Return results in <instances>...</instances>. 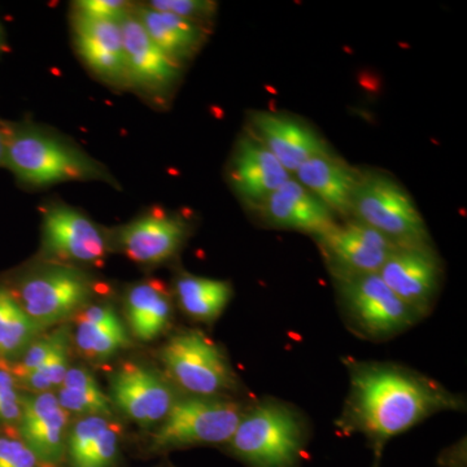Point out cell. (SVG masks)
Returning <instances> with one entry per match:
<instances>
[{"label":"cell","instance_id":"7402d4cb","mask_svg":"<svg viewBox=\"0 0 467 467\" xmlns=\"http://www.w3.org/2000/svg\"><path fill=\"white\" fill-rule=\"evenodd\" d=\"M75 322L72 339L79 353L91 361H107L131 346L124 322L109 304H90L76 316Z\"/></svg>","mask_w":467,"mask_h":467},{"label":"cell","instance_id":"e0dca14e","mask_svg":"<svg viewBox=\"0 0 467 467\" xmlns=\"http://www.w3.org/2000/svg\"><path fill=\"white\" fill-rule=\"evenodd\" d=\"M72 33L79 57L97 78L112 88H129L121 21L72 12Z\"/></svg>","mask_w":467,"mask_h":467},{"label":"cell","instance_id":"277c9868","mask_svg":"<svg viewBox=\"0 0 467 467\" xmlns=\"http://www.w3.org/2000/svg\"><path fill=\"white\" fill-rule=\"evenodd\" d=\"M8 290L26 315L47 330L90 306L97 284L81 267L48 261L18 276Z\"/></svg>","mask_w":467,"mask_h":467},{"label":"cell","instance_id":"9a60e30c","mask_svg":"<svg viewBox=\"0 0 467 467\" xmlns=\"http://www.w3.org/2000/svg\"><path fill=\"white\" fill-rule=\"evenodd\" d=\"M187 236L189 225L183 218L158 209L119 227L110 241L135 264L156 266L174 257Z\"/></svg>","mask_w":467,"mask_h":467},{"label":"cell","instance_id":"7a4b0ae2","mask_svg":"<svg viewBox=\"0 0 467 467\" xmlns=\"http://www.w3.org/2000/svg\"><path fill=\"white\" fill-rule=\"evenodd\" d=\"M3 167L11 171L18 182L32 187L76 181L113 182L107 169L75 144L29 125L7 124Z\"/></svg>","mask_w":467,"mask_h":467},{"label":"cell","instance_id":"603a6c76","mask_svg":"<svg viewBox=\"0 0 467 467\" xmlns=\"http://www.w3.org/2000/svg\"><path fill=\"white\" fill-rule=\"evenodd\" d=\"M135 16L152 42L174 63L183 67L202 50L208 39L207 27L149 5H135Z\"/></svg>","mask_w":467,"mask_h":467},{"label":"cell","instance_id":"e575fe53","mask_svg":"<svg viewBox=\"0 0 467 467\" xmlns=\"http://www.w3.org/2000/svg\"><path fill=\"white\" fill-rule=\"evenodd\" d=\"M7 48V38H5V27L0 23V55Z\"/></svg>","mask_w":467,"mask_h":467},{"label":"cell","instance_id":"1f68e13d","mask_svg":"<svg viewBox=\"0 0 467 467\" xmlns=\"http://www.w3.org/2000/svg\"><path fill=\"white\" fill-rule=\"evenodd\" d=\"M0 467H47L15 431L0 429Z\"/></svg>","mask_w":467,"mask_h":467},{"label":"cell","instance_id":"ffe728a7","mask_svg":"<svg viewBox=\"0 0 467 467\" xmlns=\"http://www.w3.org/2000/svg\"><path fill=\"white\" fill-rule=\"evenodd\" d=\"M294 178L317 196L335 216L343 220L350 217L359 169L349 165L334 150L304 162L295 171Z\"/></svg>","mask_w":467,"mask_h":467},{"label":"cell","instance_id":"f546056e","mask_svg":"<svg viewBox=\"0 0 467 467\" xmlns=\"http://www.w3.org/2000/svg\"><path fill=\"white\" fill-rule=\"evenodd\" d=\"M23 389L7 361L0 359V429L16 432L23 411Z\"/></svg>","mask_w":467,"mask_h":467},{"label":"cell","instance_id":"8992f818","mask_svg":"<svg viewBox=\"0 0 467 467\" xmlns=\"http://www.w3.org/2000/svg\"><path fill=\"white\" fill-rule=\"evenodd\" d=\"M245 409L244 405L225 398H178L150 435L149 451L162 453L195 445L227 444Z\"/></svg>","mask_w":467,"mask_h":467},{"label":"cell","instance_id":"ac0fdd59","mask_svg":"<svg viewBox=\"0 0 467 467\" xmlns=\"http://www.w3.org/2000/svg\"><path fill=\"white\" fill-rule=\"evenodd\" d=\"M292 175L250 133L245 131L234 149L229 178L234 192L256 212Z\"/></svg>","mask_w":467,"mask_h":467},{"label":"cell","instance_id":"2e32d148","mask_svg":"<svg viewBox=\"0 0 467 467\" xmlns=\"http://www.w3.org/2000/svg\"><path fill=\"white\" fill-rule=\"evenodd\" d=\"M70 425V414L61 407L55 392H24L16 434L46 466L63 467L66 463Z\"/></svg>","mask_w":467,"mask_h":467},{"label":"cell","instance_id":"30bf717a","mask_svg":"<svg viewBox=\"0 0 467 467\" xmlns=\"http://www.w3.org/2000/svg\"><path fill=\"white\" fill-rule=\"evenodd\" d=\"M333 279L374 275L395 250V243L370 226L347 218L315 238Z\"/></svg>","mask_w":467,"mask_h":467},{"label":"cell","instance_id":"484cf974","mask_svg":"<svg viewBox=\"0 0 467 467\" xmlns=\"http://www.w3.org/2000/svg\"><path fill=\"white\" fill-rule=\"evenodd\" d=\"M55 395L69 414L112 417L113 405L109 396L104 393L91 371L86 368L70 367Z\"/></svg>","mask_w":467,"mask_h":467},{"label":"cell","instance_id":"4dcf8cb0","mask_svg":"<svg viewBox=\"0 0 467 467\" xmlns=\"http://www.w3.org/2000/svg\"><path fill=\"white\" fill-rule=\"evenodd\" d=\"M149 7L205 26L216 14L217 5L207 0H152Z\"/></svg>","mask_w":467,"mask_h":467},{"label":"cell","instance_id":"d6986e66","mask_svg":"<svg viewBox=\"0 0 467 467\" xmlns=\"http://www.w3.org/2000/svg\"><path fill=\"white\" fill-rule=\"evenodd\" d=\"M254 213L266 226L308 234L313 238L339 220L317 196L295 180L294 175Z\"/></svg>","mask_w":467,"mask_h":467},{"label":"cell","instance_id":"4316f807","mask_svg":"<svg viewBox=\"0 0 467 467\" xmlns=\"http://www.w3.org/2000/svg\"><path fill=\"white\" fill-rule=\"evenodd\" d=\"M43 331L8 288L0 285V359L14 361Z\"/></svg>","mask_w":467,"mask_h":467},{"label":"cell","instance_id":"d6a6232c","mask_svg":"<svg viewBox=\"0 0 467 467\" xmlns=\"http://www.w3.org/2000/svg\"><path fill=\"white\" fill-rule=\"evenodd\" d=\"M135 5L124 0H79L73 3V14L99 20L121 21Z\"/></svg>","mask_w":467,"mask_h":467},{"label":"cell","instance_id":"83f0119b","mask_svg":"<svg viewBox=\"0 0 467 467\" xmlns=\"http://www.w3.org/2000/svg\"><path fill=\"white\" fill-rule=\"evenodd\" d=\"M70 347H72V339L60 344L41 367L23 378L18 382L23 392L39 393L57 389L63 383L67 370L72 367L70 365Z\"/></svg>","mask_w":467,"mask_h":467},{"label":"cell","instance_id":"52a82bcc","mask_svg":"<svg viewBox=\"0 0 467 467\" xmlns=\"http://www.w3.org/2000/svg\"><path fill=\"white\" fill-rule=\"evenodd\" d=\"M168 377L187 395L223 398L238 386V378L223 350L202 331L171 337L160 350Z\"/></svg>","mask_w":467,"mask_h":467},{"label":"cell","instance_id":"44dd1931","mask_svg":"<svg viewBox=\"0 0 467 467\" xmlns=\"http://www.w3.org/2000/svg\"><path fill=\"white\" fill-rule=\"evenodd\" d=\"M121 456V429L104 416L77 417L67 439V467H116Z\"/></svg>","mask_w":467,"mask_h":467},{"label":"cell","instance_id":"6da1fadb","mask_svg":"<svg viewBox=\"0 0 467 467\" xmlns=\"http://www.w3.org/2000/svg\"><path fill=\"white\" fill-rule=\"evenodd\" d=\"M349 379L340 425L367 436L378 448L427 418L463 405L441 383L389 362H352Z\"/></svg>","mask_w":467,"mask_h":467},{"label":"cell","instance_id":"5bb4252c","mask_svg":"<svg viewBox=\"0 0 467 467\" xmlns=\"http://www.w3.org/2000/svg\"><path fill=\"white\" fill-rule=\"evenodd\" d=\"M248 126V131L291 175L308 160L333 150L306 119L288 113L252 110Z\"/></svg>","mask_w":467,"mask_h":467},{"label":"cell","instance_id":"7c38bea8","mask_svg":"<svg viewBox=\"0 0 467 467\" xmlns=\"http://www.w3.org/2000/svg\"><path fill=\"white\" fill-rule=\"evenodd\" d=\"M379 275L393 294L422 318L431 310L441 290V260L431 243L396 245Z\"/></svg>","mask_w":467,"mask_h":467},{"label":"cell","instance_id":"836d02e7","mask_svg":"<svg viewBox=\"0 0 467 467\" xmlns=\"http://www.w3.org/2000/svg\"><path fill=\"white\" fill-rule=\"evenodd\" d=\"M5 144H7V124L0 121V167L5 161Z\"/></svg>","mask_w":467,"mask_h":467},{"label":"cell","instance_id":"8fae6325","mask_svg":"<svg viewBox=\"0 0 467 467\" xmlns=\"http://www.w3.org/2000/svg\"><path fill=\"white\" fill-rule=\"evenodd\" d=\"M109 396L113 407L142 427L159 426L178 399L167 378L133 361L124 362L113 371Z\"/></svg>","mask_w":467,"mask_h":467},{"label":"cell","instance_id":"4fadbf2b","mask_svg":"<svg viewBox=\"0 0 467 467\" xmlns=\"http://www.w3.org/2000/svg\"><path fill=\"white\" fill-rule=\"evenodd\" d=\"M121 29L129 88H134L147 99L164 103L177 88L182 67L152 42L135 16L134 9L122 18Z\"/></svg>","mask_w":467,"mask_h":467},{"label":"cell","instance_id":"ba28073f","mask_svg":"<svg viewBox=\"0 0 467 467\" xmlns=\"http://www.w3.org/2000/svg\"><path fill=\"white\" fill-rule=\"evenodd\" d=\"M340 306L350 328L371 340L391 339L420 317L393 294L379 273L334 279Z\"/></svg>","mask_w":467,"mask_h":467},{"label":"cell","instance_id":"d4e9b609","mask_svg":"<svg viewBox=\"0 0 467 467\" xmlns=\"http://www.w3.org/2000/svg\"><path fill=\"white\" fill-rule=\"evenodd\" d=\"M174 294L181 309L196 321H216L233 297V285L220 279L181 275L174 282Z\"/></svg>","mask_w":467,"mask_h":467},{"label":"cell","instance_id":"3957f363","mask_svg":"<svg viewBox=\"0 0 467 467\" xmlns=\"http://www.w3.org/2000/svg\"><path fill=\"white\" fill-rule=\"evenodd\" d=\"M306 422L285 402L263 400L245 409L230 453L248 467H297L306 453Z\"/></svg>","mask_w":467,"mask_h":467},{"label":"cell","instance_id":"cb8c5ba5","mask_svg":"<svg viewBox=\"0 0 467 467\" xmlns=\"http://www.w3.org/2000/svg\"><path fill=\"white\" fill-rule=\"evenodd\" d=\"M126 321L130 333L140 342L158 339L173 319V304L167 285L156 279L138 282L126 291Z\"/></svg>","mask_w":467,"mask_h":467},{"label":"cell","instance_id":"f1b7e54d","mask_svg":"<svg viewBox=\"0 0 467 467\" xmlns=\"http://www.w3.org/2000/svg\"><path fill=\"white\" fill-rule=\"evenodd\" d=\"M69 339H72V328L67 324L57 326L54 330L41 334L36 339H34L17 358L8 362L9 368L16 378L17 383L36 368L41 367L60 344Z\"/></svg>","mask_w":467,"mask_h":467},{"label":"cell","instance_id":"9c48e42d","mask_svg":"<svg viewBox=\"0 0 467 467\" xmlns=\"http://www.w3.org/2000/svg\"><path fill=\"white\" fill-rule=\"evenodd\" d=\"M42 251L50 263L98 265L109 256L110 235L84 212L52 202L42 213Z\"/></svg>","mask_w":467,"mask_h":467},{"label":"cell","instance_id":"5b68a950","mask_svg":"<svg viewBox=\"0 0 467 467\" xmlns=\"http://www.w3.org/2000/svg\"><path fill=\"white\" fill-rule=\"evenodd\" d=\"M389 238L396 245L427 244L429 230L410 193L380 171H359L350 217Z\"/></svg>","mask_w":467,"mask_h":467}]
</instances>
